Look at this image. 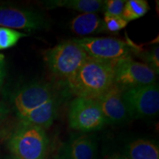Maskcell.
<instances>
[{"label":"cell","mask_w":159,"mask_h":159,"mask_svg":"<svg viewBox=\"0 0 159 159\" xmlns=\"http://www.w3.org/2000/svg\"><path fill=\"white\" fill-rule=\"evenodd\" d=\"M88 55L74 40L65 41L45 52L44 60L49 70L65 80L78 69Z\"/></svg>","instance_id":"3957f363"},{"label":"cell","mask_w":159,"mask_h":159,"mask_svg":"<svg viewBox=\"0 0 159 159\" xmlns=\"http://www.w3.org/2000/svg\"><path fill=\"white\" fill-rule=\"evenodd\" d=\"M5 137L4 136L3 134H2V133L0 132V146H1V144H2V142L3 139H5Z\"/></svg>","instance_id":"cb8c5ba5"},{"label":"cell","mask_w":159,"mask_h":159,"mask_svg":"<svg viewBox=\"0 0 159 159\" xmlns=\"http://www.w3.org/2000/svg\"><path fill=\"white\" fill-rule=\"evenodd\" d=\"M150 10L146 0H128L125 4L122 16L129 22L144 16Z\"/></svg>","instance_id":"2e32d148"},{"label":"cell","mask_w":159,"mask_h":159,"mask_svg":"<svg viewBox=\"0 0 159 159\" xmlns=\"http://www.w3.org/2000/svg\"><path fill=\"white\" fill-rule=\"evenodd\" d=\"M157 74L144 63L128 57L115 63L114 84L123 91L156 83Z\"/></svg>","instance_id":"52a82bcc"},{"label":"cell","mask_w":159,"mask_h":159,"mask_svg":"<svg viewBox=\"0 0 159 159\" xmlns=\"http://www.w3.org/2000/svg\"><path fill=\"white\" fill-rule=\"evenodd\" d=\"M60 101L57 97L50 99L21 117V122L35 125L40 128H48L56 119L59 109Z\"/></svg>","instance_id":"7c38bea8"},{"label":"cell","mask_w":159,"mask_h":159,"mask_svg":"<svg viewBox=\"0 0 159 159\" xmlns=\"http://www.w3.org/2000/svg\"><path fill=\"white\" fill-rule=\"evenodd\" d=\"M126 1L124 0H106L104 1V14L122 16Z\"/></svg>","instance_id":"d6986e66"},{"label":"cell","mask_w":159,"mask_h":159,"mask_svg":"<svg viewBox=\"0 0 159 159\" xmlns=\"http://www.w3.org/2000/svg\"><path fill=\"white\" fill-rule=\"evenodd\" d=\"M122 98L130 119L151 118L159 111V88L157 83L123 91Z\"/></svg>","instance_id":"8992f818"},{"label":"cell","mask_w":159,"mask_h":159,"mask_svg":"<svg viewBox=\"0 0 159 159\" xmlns=\"http://www.w3.org/2000/svg\"><path fill=\"white\" fill-rule=\"evenodd\" d=\"M6 72H7V69H6L5 55L0 53V92L2 89L4 81H5L6 77Z\"/></svg>","instance_id":"44dd1931"},{"label":"cell","mask_w":159,"mask_h":159,"mask_svg":"<svg viewBox=\"0 0 159 159\" xmlns=\"http://www.w3.org/2000/svg\"><path fill=\"white\" fill-rule=\"evenodd\" d=\"M124 156L128 159H159L158 145L149 139H136L127 145Z\"/></svg>","instance_id":"9a60e30c"},{"label":"cell","mask_w":159,"mask_h":159,"mask_svg":"<svg viewBox=\"0 0 159 159\" xmlns=\"http://www.w3.org/2000/svg\"><path fill=\"white\" fill-rule=\"evenodd\" d=\"M71 30L79 35L108 33L103 19L96 13H82L75 17L69 24Z\"/></svg>","instance_id":"4fadbf2b"},{"label":"cell","mask_w":159,"mask_h":159,"mask_svg":"<svg viewBox=\"0 0 159 159\" xmlns=\"http://www.w3.org/2000/svg\"><path fill=\"white\" fill-rule=\"evenodd\" d=\"M68 120L71 129L85 134L101 130L106 124L96 99L86 97H77L72 100Z\"/></svg>","instance_id":"5b68a950"},{"label":"cell","mask_w":159,"mask_h":159,"mask_svg":"<svg viewBox=\"0 0 159 159\" xmlns=\"http://www.w3.org/2000/svg\"><path fill=\"white\" fill-rule=\"evenodd\" d=\"M11 159H19V158H14V157H13V158H11Z\"/></svg>","instance_id":"d4e9b609"},{"label":"cell","mask_w":159,"mask_h":159,"mask_svg":"<svg viewBox=\"0 0 159 159\" xmlns=\"http://www.w3.org/2000/svg\"><path fill=\"white\" fill-rule=\"evenodd\" d=\"M43 5L49 9L64 7L83 13H97L103 11L104 8L102 0H49L43 1Z\"/></svg>","instance_id":"5bb4252c"},{"label":"cell","mask_w":159,"mask_h":159,"mask_svg":"<svg viewBox=\"0 0 159 159\" xmlns=\"http://www.w3.org/2000/svg\"><path fill=\"white\" fill-rule=\"evenodd\" d=\"M98 142L94 134H72L61 145L52 159H97Z\"/></svg>","instance_id":"30bf717a"},{"label":"cell","mask_w":159,"mask_h":159,"mask_svg":"<svg viewBox=\"0 0 159 159\" xmlns=\"http://www.w3.org/2000/svg\"><path fill=\"white\" fill-rule=\"evenodd\" d=\"M106 159H128V158H127V157H125L124 155L115 153L114 155H112L111 156L108 157V158H107Z\"/></svg>","instance_id":"603a6c76"},{"label":"cell","mask_w":159,"mask_h":159,"mask_svg":"<svg viewBox=\"0 0 159 159\" xmlns=\"http://www.w3.org/2000/svg\"><path fill=\"white\" fill-rule=\"evenodd\" d=\"M115 63L88 57L66 82L77 97L96 99L114 84Z\"/></svg>","instance_id":"6da1fadb"},{"label":"cell","mask_w":159,"mask_h":159,"mask_svg":"<svg viewBox=\"0 0 159 159\" xmlns=\"http://www.w3.org/2000/svg\"><path fill=\"white\" fill-rule=\"evenodd\" d=\"M89 57L108 63L131 57L135 49L122 40L110 37H88L74 39Z\"/></svg>","instance_id":"277c9868"},{"label":"cell","mask_w":159,"mask_h":159,"mask_svg":"<svg viewBox=\"0 0 159 159\" xmlns=\"http://www.w3.org/2000/svg\"><path fill=\"white\" fill-rule=\"evenodd\" d=\"M49 25V20L41 12L12 6H0L2 27L30 32L47 29Z\"/></svg>","instance_id":"9c48e42d"},{"label":"cell","mask_w":159,"mask_h":159,"mask_svg":"<svg viewBox=\"0 0 159 159\" xmlns=\"http://www.w3.org/2000/svg\"><path fill=\"white\" fill-rule=\"evenodd\" d=\"M49 138L44 129L21 122L7 139V148L14 158L46 159Z\"/></svg>","instance_id":"7a4b0ae2"},{"label":"cell","mask_w":159,"mask_h":159,"mask_svg":"<svg viewBox=\"0 0 159 159\" xmlns=\"http://www.w3.org/2000/svg\"><path fill=\"white\" fill-rule=\"evenodd\" d=\"M10 113V109L7 105L5 102L0 101V130H1V127L3 122L8 116Z\"/></svg>","instance_id":"7402d4cb"},{"label":"cell","mask_w":159,"mask_h":159,"mask_svg":"<svg viewBox=\"0 0 159 159\" xmlns=\"http://www.w3.org/2000/svg\"><path fill=\"white\" fill-rule=\"evenodd\" d=\"M56 97L55 89L50 83L35 81L20 88L12 97V103L20 119Z\"/></svg>","instance_id":"ba28073f"},{"label":"cell","mask_w":159,"mask_h":159,"mask_svg":"<svg viewBox=\"0 0 159 159\" xmlns=\"http://www.w3.org/2000/svg\"><path fill=\"white\" fill-rule=\"evenodd\" d=\"M144 63L150 67L157 75L159 73V48L157 45L144 55Z\"/></svg>","instance_id":"ffe728a7"},{"label":"cell","mask_w":159,"mask_h":159,"mask_svg":"<svg viewBox=\"0 0 159 159\" xmlns=\"http://www.w3.org/2000/svg\"><path fill=\"white\" fill-rule=\"evenodd\" d=\"M104 21L105 27L108 32L116 33L127 27L128 22L122 16L105 15Z\"/></svg>","instance_id":"ac0fdd59"},{"label":"cell","mask_w":159,"mask_h":159,"mask_svg":"<svg viewBox=\"0 0 159 159\" xmlns=\"http://www.w3.org/2000/svg\"><path fill=\"white\" fill-rule=\"evenodd\" d=\"M123 90L114 84L104 94L95 99L98 103L106 124L118 125L130 119L122 98Z\"/></svg>","instance_id":"8fae6325"},{"label":"cell","mask_w":159,"mask_h":159,"mask_svg":"<svg viewBox=\"0 0 159 159\" xmlns=\"http://www.w3.org/2000/svg\"><path fill=\"white\" fill-rule=\"evenodd\" d=\"M27 36V34L15 30L0 27V50L14 47L20 39Z\"/></svg>","instance_id":"e0dca14e"}]
</instances>
